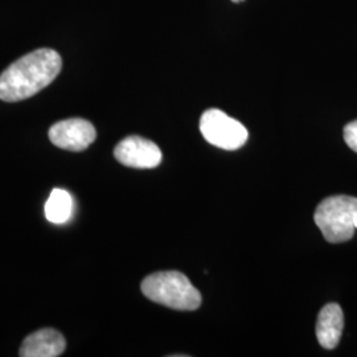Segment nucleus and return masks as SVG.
<instances>
[{"mask_svg": "<svg viewBox=\"0 0 357 357\" xmlns=\"http://www.w3.org/2000/svg\"><path fill=\"white\" fill-rule=\"evenodd\" d=\"M233 3H241V1H245V0H231Z\"/></svg>", "mask_w": 357, "mask_h": 357, "instance_id": "nucleus-11", "label": "nucleus"}, {"mask_svg": "<svg viewBox=\"0 0 357 357\" xmlns=\"http://www.w3.org/2000/svg\"><path fill=\"white\" fill-rule=\"evenodd\" d=\"M354 224H355V228H357V216L355 217V220H354Z\"/></svg>", "mask_w": 357, "mask_h": 357, "instance_id": "nucleus-12", "label": "nucleus"}, {"mask_svg": "<svg viewBox=\"0 0 357 357\" xmlns=\"http://www.w3.org/2000/svg\"><path fill=\"white\" fill-rule=\"evenodd\" d=\"M356 216V197L339 195L323 200L318 205L314 218L328 243H340L354 237L356 229L354 220Z\"/></svg>", "mask_w": 357, "mask_h": 357, "instance_id": "nucleus-3", "label": "nucleus"}, {"mask_svg": "<svg viewBox=\"0 0 357 357\" xmlns=\"http://www.w3.org/2000/svg\"><path fill=\"white\" fill-rule=\"evenodd\" d=\"M65 337L56 330L44 328L31 333L20 347L22 357H57L64 354Z\"/></svg>", "mask_w": 357, "mask_h": 357, "instance_id": "nucleus-7", "label": "nucleus"}, {"mask_svg": "<svg viewBox=\"0 0 357 357\" xmlns=\"http://www.w3.org/2000/svg\"><path fill=\"white\" fill-rule=\"evenodd\" d=\"M96 128L89 121L82 118L60 121L50 128V139L52 143L66 151H84L96 141Z\"/></svg>", "mask_w": 357, "mask_h": 357, "instance_id": "nucleus-5", "label": "nucleus"}, {"mask_svg": "<svg viewBox=\"0 0 357 357\" xmlns=\"http://www.w3.org/2000/svg\"><path fill=\"white\" fill-rule=\"evenodd\" d=\"M200 131L205 141L227 151L238 150L248 141L243 123L218 109H209L202 115Z\"/></svg>", "mask_w": 357, "mask_h": 357, "instance_id": "nucleus-4", "label": "nucleus"}, {"mask_svg": "<svg viewBox=\"0 0 357 357\" xmlns=\"http://www.w3.org/2000/svg\"><path fill=\"white\" fill-rule=\"evenodd\" d=\"M61 56L53 50L43 48L16 60L0 75V100L19 102L45 89L60 75Z\"/></svg>", "mask_w": 357, "mask_h": 357, "instance_id": "nucleus-1", "label": "nucleus"}, {"mask_svg": "<svg viewBox=\"0 0 357 357\" xmlns=\"http://www.w3.org/2000/svg\"><path fill=\"white\" fill-rule=\"evenodd\" d=\"M114 156L121 165L138 169L155 168L163 158L160 149L153 142L137 135L119 142L115 146Z\"/></svg>", "mask_w": 357, "mask_h": 357, "instance_id": "nucleus-6", "label": "nucleus"}, {"mask_svg": "<svg viewBox=\"0 0 357 357\" xmlns=\"http://www.w3.org/2000/svg\"><path fill=\"white\" fill-rule=\"evenodd\" d=\"M344 328L343 310L337 303L326 305L320 310L317 321V337L324 349H335Z\"/></svg>", "mask_w": 357, "mask_h": 357, "instance_id": "nucleus-8", "label": "nucleus"}, {"mask_svg": "<svg viewBox=\"0 0 357 357\" xmlns=\"http://www.w3.org/2000/svg\"><path fill=\"white\" fill-rule=\"evenodd\" d=\"M344 141L352 151L357 153V119L345 126Z\"/></svg>", "mask_w": 357, "mask_h": 357, "instance_id": "nucleus-10", "label": "nucleus"}, {"mask_svg": "<svg viewBox=\"0 0 357 357\" xmlns=\"http://www.w3.org/2000/svg\"><path fill=\"white\" fill-rule=\"evenodd\" d=\"M142 293L158 305L178 310L195 311L202 305V294L180 271H159L142 282Z\"/></svg>", "mask_w": 357, "mask_h": 357, "instance_id": "nucleus-2", "label": "nucleus"}, {"mask_svg": "<svg viewBox=\"0 0 357 357\" xmlns=\"http://www.w3.org/2000/svg\"><path fill=\"white\" fill-rule=\"evenodd\" d=\"M73 212V199L64 190H53L45 204V217L52 224L63 225L69 221Z\"/></svg>", "mask_w": 357, "mask_h": 357, "instance_id": "nucleus-9", "label": "nucleus"}]
</instances>
